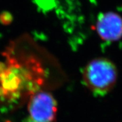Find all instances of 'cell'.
Returning a JSON list of instances; mask_svg holds the SVG:
<instances>
[{
    "mask_svg": "<svg viewBox=\"0 0 122 122\" xmlns=\"http://www.w3.org/2000/svg\"><path fill=\"white\" fill-rule=\"evenodd\" d=\"M117 79V68L113 63L107 59H94L84 70L85 85L98 96H104L109 92L116 84Z\"/></svg>",
    "mask_w": 122,
    "mask_h": 122,
    "instance_id": "obj_1",
    "label": "cell"
},
{
    "mask_svg": "<svg viewBox=\"0 0 122 122\" xmlns=\"http://www.w3.org/2000/svg\"><path fill=\"white\" fill-rule=\"evenodd\" d=\"M56 102L50 94L40 92L30 100V118L37 122H53L56 113Z\"/></svg>",
    "mask_w": 122,
    "mask_h": 122,
    "instance_id": "obj_2",
    "label": "cell"
},
{
    "mask_svg": "<svg viewBox=\"0 0 122 122\" xmlns=\"http://www.w3.org/2000/svg\"><path fill=\"white\" fill-rule=\"evenodd\" d=\"M97 30L104 40L115 42L122 38V17L113 12L101 14L98 17Z\"/></svg>",
    "mask_w": 122,
    "mask_h": 122,
    "instance_id": "obj_3",
    "label": "cell"
},
{
    "mask_svg": "<svg viewBox=\"0 0 122 122\" xmlns=\"http://www.w3.org/2000/svg\"><path fill=\"white\" fill-rule=\"evenodd\" d=\"M56 0H34V1L40 6L44 9H49L54 6Z\"/></svg>",
    "mask_w": 122,
    "mask_h": 122,
    "instance_id": "obj_4",
    "label": "cell"
}]
</instances>
